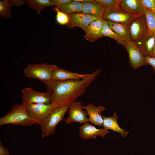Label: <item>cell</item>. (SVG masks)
I'll list each match as a JSON object with an SVG mask.
<instances>
[{
  "mask_svg": "<svg viewBox=\"0 0 155 155\" xmlns=\"http://www.w3.org/2000/svg\"><path fill=\"white\" fill-rule=\"evenodd\" d=\"M140 16L130 14L119 7H115L105 9L102 17L105 20L128 26L133 20Z\"/></svg>",
  "mask_w": 155,
  "mask_h": 155,
  "instance_id": "obj_5",
  "label": "cell"
},
{
  "mask_svg": "<svg viewBox=\"0 0 155 155\" xmlns=\"http://www.w3.org/2000/svg\"><path fill=\"white\" fill-rule=\"evenodd\" d=\"M150 57L155 58V44L151 53Z\"/></svg>",
  "mask_w": 155,
  "mask_h": 155,
  "instance_id": "obj_33",
  "label": "cell"
},
{
  "mask_svg": "<svg viewBox=\"0 0 155 155\" xmlns=\"http://www.w3.org/2000/svg\"><path fill=\"white\" fill-rule=\"evenodd\" d=\"M141 1L146 9L155 14V0H141Z\"/></svg>",
  "mask_w": 155,
  "mask_h": 155,
  "instance_id": "obj_28",
  "label": "cell"
},
{
  "mask_svg": "<svg viewBox=\"0 0 155 155\" xmlns=\"http://www.w3.org/2000/svg\"><path fill=\"white\" fill-rule=\"evenodd\" d=\"M89 74H80L77 73L67 71L57 67L53 71L51 79L59 81L80 80L86 78Z\"/></svg>",
  "mask_w": 155,
  "mask_h": 155,
  "instance_id": "obj_17",
  "label": "cell"
},
{
  "mask_svg": "<svg viewBox=\"0 0 155 155\" xmlns=\"http://www.w3.org/2000/svg\"><path fill=\"white\" fill-rule=\"evenodd\" d=\"M129 57V64L135 70L148 64L146 62L144 56L134 42H126L124 46Z\"/></svg>",
  "mask_w": 155,
  "mask_h": 155,
  "instance_id": "obj_9",
  "label": "cell"
},
{
  "mask_svg": "<svg viewBox=\"0 0 155 155\" xmlns=\"http://www.w3.org/2000/svg\"><path fill=\"white\" fill-rule=\"evenodd\" d=\"M58 8L61 11L69 15L82 12V4L74 0Z\"/></svg>",
  "mask_w": 155,
  "mask_h": 155,
  "instance_id": "obj_21",
  "label": "cell"
},
{
  "mask_svg": "<svg viewBox=\"0 0 155 155\" xmlns=\"http://www.w3.org/2000/svg\"><path fill=\"white\" fill-rule=\"evenodd\" d=\"M144 58L146 63L150 65L153 67L155 74V58L149 56L146 57Z\"/></svg>",
  "mask_w": 155,
  "mask_h": 155,
  "instance_id": "obj_30",
  "label": "cell"
},
{
  "mask_svg": "<svg viewBox=\"0 0 155 155\" xmlns=\"http://www.w3.org/2000/svg\"><path fill=\"white\" fill-rule=\"evenodd\" d=\"M83 108L86 110L90 122L96 125L102 126L103 120L101 113L105 110L104 106L100 105L96 106L92 102H91L86 106H83Z\"/></svg>",
  "mask_w": 155,
  "mask_h": 155,
  "instance_id": "obj_15",
  "label": "cell"
},
{
  "mask_svg": "<svg viewBox=\"0 0 155 155\" xmlns=\"http://www.w3.org/2000/svg\"><path fill=\"white\" fill-rule=\"evenodd\" d=\"M131 41L135 43L148 32V27L144 15L133 20L128 26Z\"/></svg>",
  "mask_w": 155,
  "mask_h": 155,
  "instance_id": "obj_10",
  "label": "cell"
},
{
  "mask_svg": "<svg viewBox=\"0 0 155 155\" xmlns=\"http://www.w3.org/2000/svg\"><path fill=\"white\" fill-rule=\"evenodd\" d=\"M101 71L100 69H98L80 80L59 81L51 79L40 81L46 86V92L50 96L51 103L60 108L69 106L82 95Z\"/></svg>",
  "mask_w": 155,
  "mask_h": 155,
  "instance_id": "obj_1",
  "label": "cell"
},
{
  "mask_svg": "<svg viewBox=\"0 0 155 155\" xmlns=\"http://www.w3.org/2000/svg\"><path fill=\"white\" fill-rule=\"evenodd\" d=\"M122 0H95V1L103 6L105 9L119 7Z\"/></svg>",
  "mask_w": 155,
  "mask_h": 155,
  "instance_id": "obj_27",
  "label": "cell"
},
{
  "mask_svg": "<svg viewBox=\"0 0 155 155\" xmlns=\"http://www.w3.org/2000/svg\"><path fill=\"white\" fill-rule=\"evenodd\" d=\"M22 103L25 105L30 104L51 103L49 94L47 92H40L29 87L23 89L22 91Z\"/></svg>",
  "mask_w": 155,
  "mask_h": 155,
  "instance_id": "obj_7",
  "label": "cell"
},
{
  "mask_svg": "<svg viewBox=\"0 0 155 155\" xmlns=\"http://www.w3.org/2000/svg\"><path fill=\"white\" fill-rule=\"evenodd\" d=\"M107 21L111 29L125 42L131 41L128 26L110 21Z\"/></svg>",
  "mask_w": 155,
  "mask_h": 155,
  "instance_id": "obj_20",
  "label": "cell"
},
{
  "mask_svg": "<svg viewBox=\"0 0 155 155\" xmlns=\"http://www.w3.org/2000/svg\"><path fill=\"white\" fill-rule=\"evenodd\" d=\"M8 124L27 127L37 124L22 103L12 106L9 112L0 118V126Z\"/></svg>",
  "mask_w": 155,
  "mask_h": 155,
  "instance_id": "obj_2",
  "label": "cell"
},
{
  "mask_svg": "<svg viewBox=\"0 0 155 155\" xmlns=\"http://www.w3.org/2000/svg\"><path fill=\"white\" fill-rule=\"evenodd\" d=\"M82 103L80 101H74L69 106V116L65 123L69 124L73 122L85 123L90 121L86 111L83 108Z\"/></svg>",
  "mask_w": 155,
  "mask_h": 155,
  "instance_id": "obj_8",
  "label": "cell"
},
{
  "mask_svg": "<svg viewBox=\"0 0 155 155\" xmlns=\"http://www.w3.org/2000/svg\"><path fill=\"white\" fill-rule=\"evenodd\" d=\"M72 0H50L53 5L57 7H60L67 3H69Z\"/></svg>",
  "mask_w": 155,
  "mask_h": 155,
  "instance_id": "obj_29",
  "label": "cell"
},
{
  "mask_svg": "<svg viewBox=\"0 0 155 155\" xmlns=\"http://www.w3.org/2000/svg\"><path fill=\"white\" fill-rule=\"evenodd\" d=\"M25 106L32 118L40 125L49 114L57 108V106L53 103L48 104H30Z\"/></svg>",
  "mask_w": 155,
  "mask_h": 155,
  "instance_id": "obj_6",
  "label": "cell"
},
{
  "mask_svg": "<svg viewBox=\"0 0 155 155\" xmlns=\"http://www.w3.org/2000/svg\"><path fill=\"white\" fill-rule=\"evenodd\" d=\"M104 20L103 18L94 20L87 26L84 36L86 40L92 42L103 37L102 29Z\"/></svg>",
  "mask_w": 155,
  "mask_h": 155,
  "instance_id": "obj_13",
  "label": "cell"
},
{
  "mask_svg": "<svg viewBox=\"0 0 155 155\" xmlns=\"http://www.w3.org/2000/svg\"><path fill=\"white\" fill-rule=\"evenodd\" d=\"M102 116L103 120L102 126L104 128L117 132L123 137H125L128 135V131L121 128L119 126L117 121L118 116L116 113H114L110 117Z\"/></svg>",
  "mask_w": 155,
  "mask_h": 155,
  "instance_id": "obj_19",
  "label": "cell"
},
{
  "mask_svg": "<svg viewBox=\"0 0 155 155\" xmlns=\"http://www.w3.org/2000/svg\"><path fill=\"white\" fill-rule=\"evenodd\" d=\"M82 12L91 16L102 17L105 10L104 7L95 0L82 2Z\"/></svg>",
  "mask_w": 155,
  "mask_h": 155,
  "instance_id": "obj_18",
  "label": "cell"
},
{
  "mask_svg": "<svg viewBox=\"0 0 155 155\" xmlns=\"http://www.w3.org/2000/svg\"><path fill=\"white\" fill-rule=\"evenodd\" d=\"M57 13L56 20L60 25H67L69 20V15L60 11L58 7L53 8Z\"/></svg>",
  "mask_w": 155,
  "mask_h": 155,
  "instance_id": "obj_26",
  "label": "cell"
},
{
  "mask_svg": "<svg viewBox=\"0 0 155 155\" xmlns=\"http://www.w3.org/2000/svg\"><path fill=\"white\" fill-rule=\"evenodd\" d=\"M14 5L18 7L24 5V0H11Z\"/></svg>",
  "mask_w": 155,
  "mask_h": 155,
  "instance_id": "obj_32",
  "label": "cell"
},
{
  "mask_svg": "<svg viewBox=\"0 0 155 155\" xmlns=\"http://www.w3.org/2000/svg\"><path fill=\"white\" fill-rule=\"evenodd\" d=\"M69 106L57 108L44 119L40 125L42 137H48L55 133L56 126L64 119Z\"/></svg>",
  "mask_w": 155,
  "mask_h": 155,
  "instance_id": "obj_3",
  "label": "cell"
},
{
  "mask_svg": "<svg viewBox=\"0 0 155 155\" xmlns=\"http://www.w3.org/2000/svg\"><path fill=\"white\" fill-rule=\"evenodd\" d=\"M0 155H10L9 150L5 148L1 140H0Z\"/></svg>",
  "mask_w": 155,
  "mask_h": 155,
  "instance_id": "obj_31",
  "label": "cell"
},
{
  "mask_svg": "<svg viewBox=\"0 0 155 155\" xmlns=\"http://www.w3.org/2000/svg\"><path fill=\"white\" fill-rule=\"evenodd\" d=\"M57 67L47 63L32 64L26 66L23 71L27 78L40 81L47 80L51 79L53 71Z\"/></svg>",
  "mask_w": 155,
  "mask_h": 155,
  "instance_id": "obj_4",
  "label": "cell"
},
{
  "mask_svg": "<svg viewBox=\"0 0 155 155\" xmlns=\"http://www.w3.org/2000/svg\"><path fill=\"white\" fill-rule=\"evenodd\" d=\"M79 132L80 137L84 140L91 139L96 140L98 136L104 138L106 134L110 133L107 129L97 128L91 124L87 123L79 127Z\"/></svg>",
  "mask_w": 155,
  "mask_h": 155,
  "instance_id": "obj_12",
  "label": "cell"
},
{
  "mask_svg": "<svg viewBox=\"0 0 155 155\" xmlns=\"http://www.w3.org/2000/svg\"><path fill=\"white\" fill-rule=\"evenodd\" d=\"M119 7L130 14L140 16L144 15L145 8L141 0H122Z\"/></svg>",
  "mask_w": 155,
  "mask_h": 155,
  "instance_id": "obj_16",
  "label": "cell"
},
{
  "mask_svg": "<svg viewBox=\"0 0 155 155\" xmlns=\"http://www.w3.org/2000/svg\"><path fill=\"white\" fill-rule=\"evenodd\" d=\"M102 36L109 37L115 40L118 43L124 47L126 42L110 28L108 22L105 20L102 29Z\"/></svg>",
  "mask_w": 155,
  "mask_h": 155,
  "instance_id": "obj_23",
  "label": "cell"
},
{
  "mask_svg": "<svg viewBox=\"0 0 155 155\" xmlns=\"http://www.w3.org/2000/svg\"><path fill=\"white\" fill-rule=\"evenodd\" d=\"M69 20L66 25L68 28L80 27L84 31L87 26L94 20L103 18L102 17L92 16L82 12L75 13L69 15Z\"/></svg>",
  "mask_w": 155,
  "mask_h": 155,
  "instance_id": "obj_11",
  "label": "cell"
},
{
  "mask_svg": "<svg viewBox=\"0 0 155 155\" xmlns=\"http://www.w3.org/2000/svg\"><path fill=\"white\" fill-rule=\"evenodd\" d=\"M24 2L39 14H40L45 7L53 6L50 0H25Z\"/></svg>",
  "mask_w": 155,
  "mask_h": 155,
  "instance_id": "obj_22",
  "label": "cell"
},
{
  "mask_svg": "<svg viewBox=\"0 0 155 155\" xmlns=\"http://www.w3.org/2000/svg\"><path fill=\"white\" fill-rule=\"evenodd\" d=\"M144 13L146 20L148 32L155 33V14L148 11L146 8Z\"/></svg>",
  "mask_w": 155,
  "mask_h": 155,
  "instance_id": "obj_25",
  "label": "cell"
},
{
  "mask_svg": "<svg viewBox=\"0 0 155 155\" xmlns=\"http://www.w3.org/2000/svg\"><path fill=\"white\" fill-rule=\"evenodd\" d=\"M14 5L11 0L0 1V17L1 18L7 20L12 16L11 9Z\"/></svg>",
  "mask_w": 155,
  "mask_h": 155,
  "instance_id": "obj_24",
  "label": "cell"
},
{
  "mask_svg": "<svg viewBox=\"0 0 155 155\" xmlns=\"http://www.w3.org/2000/svg\"><path fill=\"white\" fill-rule=\"evenodd\" d=\"M135 43L144 57H150L155 44V33L147 32Z\"/></svg>",
  "mask_w": 155,
  "mask_h": 155,
  "instance_id": "obj_14",
  "label": "cell"
}]
</instances>
